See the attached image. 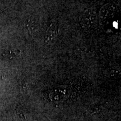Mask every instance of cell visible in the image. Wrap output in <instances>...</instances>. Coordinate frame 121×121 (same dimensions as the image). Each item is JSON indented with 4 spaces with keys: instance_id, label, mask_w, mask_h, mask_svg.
<instances>
[{
    "instance_id": "obj_1",
    "label": "cell",
    "mask_w": 121,
    "mask_h": 121,
    "mask_svg": "<svg viewBox=\"0 0 121 121\" xmlns=\"http://www.w3.org/2000/svg\"><path fill=\"white\" fill-rule=\"evenodd\" d=\"M81 25L84 30L94 29L98 24L97 13L93 9H89L85 11L81 16Z\"/></svg>"
},
{
    "instance_id": "obj_2",
    "label": "cell",
    "mask_w": 121,
    "mask_h": 121,
    "mask_svg": "<svg viewBox=\"0 0 121 121\" xmlns=\"http://www.w3.org/2000/svg\"><path fill=\"white\" fill-rule=\"evenodd\" d=\"M58 35V25L56 22H51L45 30L44 42L46 45H51L55 42Z\"/></svg>"
},
{
    "instance_id": "obj_3",
    "label": "cell",
    "mask_w": 121,
    "mask_h": 121,
    "mask_svg": "<svg viewBox=\"0 0 121 121\" xmlns=\"http://www.w3.org/2000/svg\"><path fill=\"white\" fill-rule=\"evenodd\" d=\"M67 90L65 87H59L55 89L52 93V96L54 99H58V98H63L66 96Z\"/></svg>"
}]
</instances>
